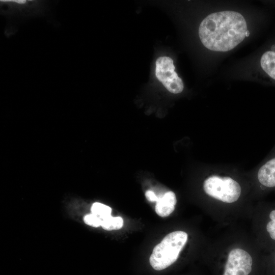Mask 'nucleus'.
Here are the masks:
<instances>
[{"label": "nucleus", "instance_id": "nucleus-5", "mask_svg": "<svg viewBox=\"0 0 275 275\" xmlns=\"http://www.w3.org/2000/svg\"><path fill=\"white\" fill-rule=\"evenodd\" d=\"M155 65L156 77L164 87L174 94L182 92L183 83L175 71L173 60L168 57H160L156 60Z\"/></svg>", "mask_w": 275, "mask_h": 275}, {"label": "nucleus", "instance_id": "nucleus-7", "mask_svg": "<svg viewBox=\"0 0 275 275\" xmlns=\"http://www.w3.org/2000/svg\"><path fill=\"white\" fill-rule=\"evenodd\" d=\"M176 202L175 193L172 191H168L162 197L158 198L155 205V212L161 217L168 216L175 210Z\"/></svg>", "mask_w": 275, "mask_h": 275}, {"label": "nucleus", "instance_id": "nucleus-12", "mask_svg": "<svg viewBox=\"0 0 275 275\" xmlns=\"http://www.w3.org/2000/svg\"><path fill=\"white\" fill-rule=\"evenodd\" d=\"M270 221L266 225V230L271 238L275 240V210H272L269 215Z\"/></svg>", "mask_w": 275, "mask_h": 275}, {"label": "nucleus", "instance_id": "nucleus-6", "mask_svg": "<svg viewBox=\"0 0 275 275\" xmlns=\"http://www.w3.org/2000/svg\"><path fill=\"white\" fill-rule=\"evenodd\" d=\"M252 264V258L248 252L234 249L228 255L223 275H249Z\"/></svg>", "mask_w": 275, "mask_h": 275}, {"label": "nucleus", "instance_id": "nucleus-13", "mask_svg": "<svg viewBox=\"0 0 275 275\" xmlns=\"http://www.w3.org/2000/svg\"><path fill=\"white\" fill-rule=\"evenodd\" d=\"M84 221L85 224L89 226L98 227L101 226L102 220L97 215L91 213L84 216Z\"/></svg>", "mask_w": 275, "mask_h": 275}, {"label": "nucleus", "instance_id": "nucleus-16", "mask_svg": "<svg viewBox=\"0 0 275 275\" xmlns=\"http://www.w3.org/2000/svg\"><path fill=\"white\" fill-rule=\"evenodd\" d=\"M249 35H250V32H249V31H247L246 32V33H245V36H246V37L249 36Z\"/></svg>", "mask_w": 275, "mask_h": 275}, {"label": "nucleus", "instance_id": "nucleus-3", "mask_svg": "<svg viewBox=\"0 0 275 275\" xmlns=\"http://www.w3.org/2000/svg\"><path fill=\"white\" fill-rule=\"evenodd\" d=\"M1 13L9 20L5 34L8 37L14 22L28 18L46 15L49 4L45 1L36 0H1Z\"/></svg>", "mask_w": 275, "mask_h": 275}, {"label": "nucleus", "instance_id": "nucleus-9", "mask_svg": "<svg viewBox=\"0 0 275 275\" xmlns=\"http://www.w3.org/2000/svg\"><path fill=\"white\" fill-rule=\"evenodd\" d=\"M260 64L263 70L275 79V52L271 51L265 52L261 58Z\"/></svg>", "mask_w": 275, "mask_h": 275}, {"label": "nucleus", "instance_id": "nucleus-10", "mask_svg": "<svg viewBox=\"0 0 275 275\" xmlns=\"http://www.w3.org/2000/svg\"><path fill=\"white\" fill-rule=\"evenodd\" d=\"M123 226V219L120 216L108 217L102 220L101 226L106 230H118Z\"/></svg>", "mask_w": 275, "mask_h": 275}, {"label": "nucleus", "instance_id": "nucleus-4", "mask_svg": "<svg viewBox=\"0 0 275 275\" xmlns=\"http://www.w3.org/2000/svg\"><path fill=\"white\" fill-rule=\"evenodd\" d=\"M205 192L209 196L225 203L236 201L241 194V187L232 178L227 176L211 175L203 184Z\"/></svg>", "mask_w": 275, "mask_h": 275}, {"label": "nucleus", "instance_id": "nucleus-11", "mask_svg": "<svg viewBox=\"0 0 275 275\" xmlns=\"http://www.w3.org/2000/svg\"><path fill=\"white\" fill-rule=\"evenodd\" d=\"M91 211L92 213L98 216L101 220L111 216L112 208L99 202L93 204Z\"/></svg>", "mask_w": 275, "mask_h": 275}, {"label": "nucleus", "instance_id": "nucleus-2", "mask_svg": "<svg viewBox=\"0 0 275 275\" xmlns=\"http://www.w3.org/2000/svg\"><path fill=\"white\" fill-rule=\"evenodd\" d=\"M187 234L182 231L172 232L167 235L153 250L149 258L152 268L156 270H161L174 263L187 242Z\"/></svg>", "mask_w": 275, "mask_h": 275}, {"label": "nucleus", "instance_id": "nucleus-1", "mask_svg": "<svg viewBox=\"0 0 275 275\" xmlns=\"http://www.w3.org/2000/svg\"><path fill=\"white\" fill-rule=\"evenodd\" d=\"M247 31L246 21L241 14L224 11L210 14L204 18L199 26V35L208 49L227 51L244 40Z\"/></svg>", "mask_w": 275, "mask_h": 275}, {"label": "nucleus", "instance_id": "nucleus-15", "mask_svg": "<svg viewBox=\"0 0 275 275\" xmlns=\"http://www.w3.org/2000/svg\"><path fill=\"white\" fill-rule=\"evenodd\" d=\"M271 51L275 52V44L271 46Z\"/></svg>", "mask_w": 275, "mask_h": 275}, {"label": "nucleus", "instance_id": "nucleus-14", "mask_svg": "<svg viewBox=\"0 0 275 275\" xmlns=\"http://www.w3.org/2000/svg\"><path fill=\"white\" fill-rule=\"evenodd\" d=\"M145 196L147 199L150 202H157L158 197H157L155 193L152 190H147L145 193Z\"/></svg>", "mask_w": 275, "mask_h": 275}, {"label": "nucleus", "instance_id": "nucleus-8", "mask_svg": "<svg viewBox=\"0 0 275 275\" xmlns=\"http://www.w3.org/2000/svg\"><path fill=\"white\" fill-rule=\"evenodd\" d=\"M257 177L264 186L275 187V157L269 160L259 169Z\"/></svg>", "mask_w": 275, "mask_h": 275}]
</instances>
